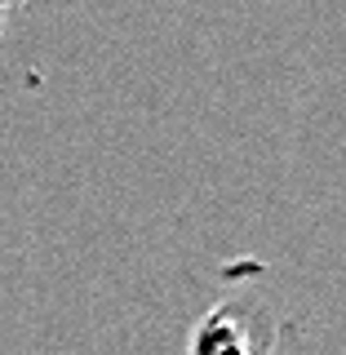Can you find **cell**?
Returning <instances> with one entry per match:
<instances>
[{
    "mask_svg": "<svg viewBox=\"0 0 346 355\" xmlns=\"http://www.w3.org/2000/svg\"><path fill=\"white\" fill-rule=\"evenodd\" d=\"M187 355H275V320L253 302H218L196 320Z\"/></svg>",
    "mask_w": 346,
    "mask_h": 355,
    "instance_id": "cell-1",
    "label": "cell"
},
{
    "mask_svg": "<svg viewBox=\"0 0 346 355\" xmlns=\"http://www.w3.org/2000/svg\"><path fill=\"white\" fill-rule=\"evenodd\" d=\"M9 14H14V9H9V5H0V31H5V22H9Z\"/></svg>",
    "mask_w": 346,
    "mask_h": 355,
    "instance_id": "cell-2",
    "label": "cell"
}]
</instances>
